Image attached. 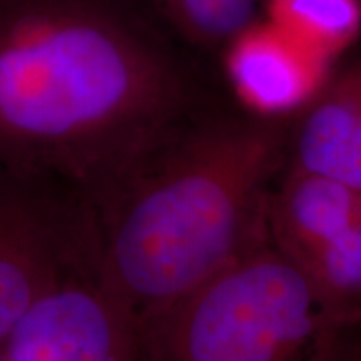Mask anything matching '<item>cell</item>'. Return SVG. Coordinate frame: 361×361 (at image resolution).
I'll list each match as a JSON object with an SVG mask.
<instances>
[{"mask_svg":"<svg viewBox=\"0 0 361 361\" xmlns=\"http://www.w3.org/2000/svg\"><path fill=\"white\" fill-rule=\"evenodd\" d=\"M186 69L134 0H0V166L96 211L191 119Z\"/></svg>","mask_w":361,"mask_h":361,"instance_id":"obj_1","label":"cell"},{"mask_svg":"<svg viewBox=\"0 0 361 361\" xmlns=\"http://www.w3.org/2000/svg\"><path fill=\"white\" fill-rule=\"evenodd\" d=\"M288 139L276 119L191 117L94 211L101 273L137 323L268 231Z\"/></svg>","mask_w":361,"mask_h":361,"instance_id":"obj_2","label":"cell"},{"mask_svg":"<svg viewBox=\"0 0 361 361\" xmlns=\"http://www.w3.org/2000/svg\"><path fill=\"white\" fill-rule=\"evenodd\" d=\"M348 341L268 228L214 274L139 322V361H329Z\"/></svg>","mask_w":361,"mask_h":361,"instance_id":"obj_3","label":"cell"},{"mask_svg":"<svg viewBox=\"0 0 361 361\" xmlns=\"http://www.w3.org/2000/svg\"><path fill=\"white\" fill-rule=\"evenodd\" d=\"M96 261V221L80 197L0 166V341L40 296Z\"/></svg>","mask_w":361,"mask_h":361,"instance_id":"obj_4","label":"cell"},{"mask_svg":"<svg viewBox=\"0 0 361 361\" xmlns=\"http://www.w3.org/2000/svg\"><path fill=\"white\" fill-rule=\"evenodd\" d=\"M0 361H139V323L99 261L40 296L0 341Z\"/></svg>","mask_w":361,"mask_h":361,"instance_id":"obj_5","label":"cell"},{"mask_svg":"<svg viewBox=\"0 0 361 361\" xmlns=\"http://www.w3.org/2000/svg\"><path fill=\"white\" fill-rule=\"evenodd\" d=\"M223 51L238 97L266 119L306 107L328 79V61L268 19L246 27Z\"/></svg>","mask_w":361,"mask_h":361,"instance_id":"obj_6","label":"cell"},{"mask_svg":"<svg viewBox=\"0 0 361 361\" xmlns=\"http://www.w3.org/2000/svg\"><path fill=\"white\" fill-rule=\"evenodd\" d=\"M290 168L333 178L361 191V56L306 104L288 139Z\"/></svg>","mask_w":361,"mask_h":361,"instance_id":"obj_7","label":"cell"},{"mask_svg":"<svg viewBox=\"0 0 361 361\" xmlns=\"http://www.w3.org/2000/svg\"><path fill=\"white\" fill-rule=\"evenodd\" d=\"M361 218V191L328 176L288 168L269 200V231L274 241L300 256Z\"/></svg>","mask_w":361,"mask_h":361,"instance_id":"obj_8","label":"cell"},{"mask_svg":"<svg viewBox=\"0 0 361 361\" xmlns=\"http://www.w3.org/2000/svg\"><path fill=\"white\" fill-rule=\"evenodd\" d=\"M341 331L361 326V218L323 245L293 256Z\"/></svg>","mask_w":361,"mask_h":361,"instance_id":"obj_9","label":"cell"},{"mask_svg":"<svg viewBox=\"0 0 361 361\" xmlns=\"http://www.w3.org/2000/svg\"><path fill=\"white\" fill-rule=\"evenodd\" d=\"M264 19L324 61L361 34V0H266Z\"/></svg>","mask_w":361,"mask_h":361,"instance_id":"obj_10","label":"cell"},{"mask_svg":"<svg viewBox=\"0 0 361 361\" xmlns=\"http://www.w3.org/2000/svg\"><path fill=\"white\" fill-rule=\"evenodd\" d=\"M156 16L186 42L224 49L259 19L266 0H147Z\"/></svg>","mask_w":361,"mask_h":361,"instance_id":"obj_11","label":"cell"},{"mask_svg":"<svg viewBox=\"0 0 361 361\" xmlns=\"http://www.w3.org/2000/svg\"><path fill=\"white\" fill-rule=\"evenodd\" d=\"M329 361H361V345L348 340Z\"/></svg>","mask_w":361,"mask_h":361,"instance_id":"obj_12","label":"cell"}]
</instances>
